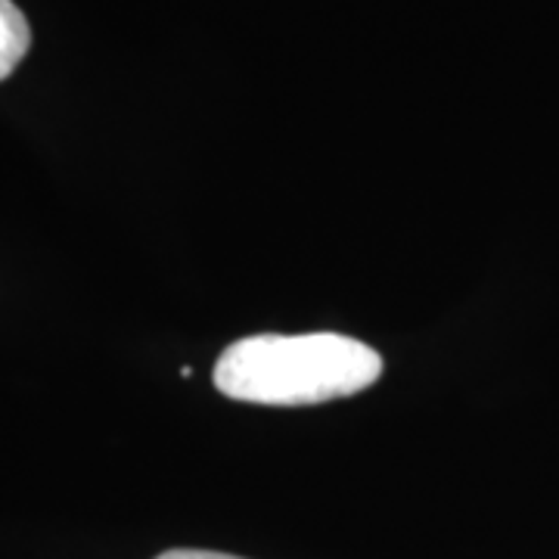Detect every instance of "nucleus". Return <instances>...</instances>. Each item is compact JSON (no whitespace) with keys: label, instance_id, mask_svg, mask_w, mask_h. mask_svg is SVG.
Wrapping results in <instances>:
<instances>
[{"label":"nucleus","instance_id":"obj_2","mask_svg":"<svg viewBox=\"0 0 559 559\" xmlns=\"http://www.w3.org/2000/svg\"><path fill=\"white\" fill-rule=\"evenodd\" d=\"M32 47L28 20L13 0H0V81L10 79Z\"/></svg>","mask_w":559,"mask_h":559},{"label":"nucleus","instance_id":"obj_3","mask_svg":"<svg viewBox=\"0 0 559 559\" xmlns=\"http://www.w3.org/2000/svg\"><path fill=\"white\" fill-rule=\"evenodd\" d=\"M156 559H242L230 557V554H215V550H165Z\"/></svg>","mask_w":559,"mask_h":559},{"label":"nucleus","instance_id":"obj_1","mask_svg":"<svg viewBox=\"0 0 559 559\" xmlns=\"http://www.w3.org/2000/svg\"><path fill=\"white\" fill-rule=\"evenodd\" d=\"M380 377V352L340 333L249 336L227 345L215 364L221 395L267 407H301L358 395Z\"/></svg>","mask_w":559,"mask_h":559}]
</instances>
